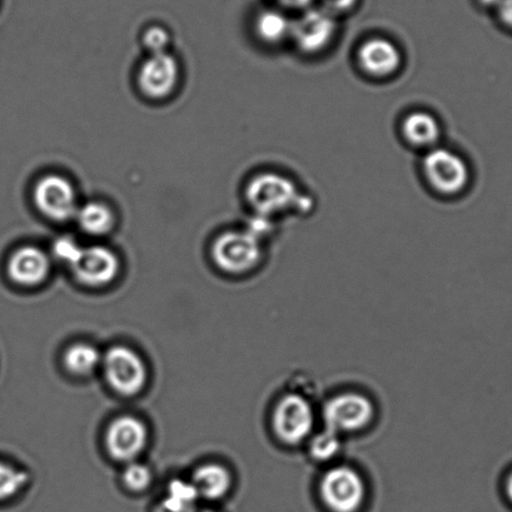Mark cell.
I'll list each match as a JSON object with an SVG mask.
<instances>
[{
    "label": "cell",
    "mask_w": 512,
    "mask_h": 512,
    "mask_svg": "<svg viewBox=\"0 0 512 512\" xmlns=\"http://www.w3.org/2000/svg\"><path fill=\"white\" fill-rule=\"evenodd\" d=\"M247 202L255 215L275 218L283 213L312 210L310 197L303 196L290 177L275 172L253 177L246 190Z\"/></svg>",
    "instance_id": "cell-1"
},
{
    "label": "cell",
    "mask_w": 512,
    "mask_h": 512,
    "mask_svg": "<svg viewBox=\"0 0 512 512\" xmlns=\"http://www.w3.org/2000/svg\"><path fill=\"white\" fill-rule=\"evenodd\" d=\"M421 173L430 190L445 198L462 195L471 182L469 163L447 147L437 146L425 152Z\"/></svg>",
    "instance_id": "cell-2"
},
{
    "label": "cell",
    "mask_w": 512,
    "mask_h": 512,
    "mask_svg": "<svg viewBox=\"0 0 512 512\" xmlns=\"http://www.w3.org/2000/svg\"><path fill=\"white\" fill-rule=\"evenodd\" d=\"M337 19L322 8H308L292 19L290 42L306 57L320 56L337 36Z\"/></svg>",
    "instance_id": "cell-3"
},
{
    "label": "cell",
    "mask_w": 512,
    "mask_h": 512,
    "mask_svg": "<svg viewBox=\"0 0 512 512\" xmlns=\"http://www.w3.org/2000/svg\"><path fill=\"white\" fill-rule=\"evenodd\" d=\"M315 426V412L310 401L298 394H287L278 400L272 414L273 432L288 446L310 439Z\"/></svg>",
    "instance_id": "cell-4"
},
{
    "label": "cell",
    "mask_w": 512,
    "mask_h": 512,
    "mask_svg": "<svg viewBox=\"0 0 512 512\" xmlns=\"http://www.w3.org/2000/svg\"><path fill=\"white\" fill-rule=\"evenodd\" d=\"M320 494L328 510L356 512L365 501V481L352 467L335 466L322 476Z\"/></svg>",
    "instance_id": "cell-5"
},
{
    "label": "cell",
    "mask_w": 512,
    "mask_h": 512,
    "mask_svg": "<svg viewBox=\"0 0 512 512\" xmlns=\"http://www.w3.org/2000/svg\"><path fill=\"white\" fill-rule=\"evenodd\" d=\"M326 429L338 435L366 429L374 420L375 407L369 397L359 392H344L328 400L323 406Z\"/></svg>",
    "instance_id": "cell-6"
},
{
    "label": "cell",
    "mask_w": 512,
    "mask_h": 512,
    "mask_svg": "<svg viewBox=\"0 0 512 512\" xmlns=\"http://www.w3.org/2000/svg\"><path fill=\"white\" fill-rule=\"evenodd\" d=\"M212 256L221 270L245 273L261 262V241L246 230L226 232L213 243Z\"/></svg>",
    "instance_id": "cell-7"
},
{
    "label": "cell",
    "mask_w": 512,
    "mask_h": 512,
    "mask_svg": "<svg viewBox=\"0 0 512 512\" xmlns=\"http://www.w3.org/2000/svg\"><path fill=\"white\" fill-rule=\"evenodd\" d=\"M104 376L118 394L132 396L146 385L147 369L137 352L128 347L114 346L103 356Z\"/></svg>",
    "instance_id": "cell-8"
},
{
    "label": "cell",
    "mask_w": 512,
    "mask_h": 512,
    "mask_svg": "<svg viewBox=\"0 0 512 512\" xmlns=\"http://www.w3.org/2000/svg\"><path fill=\"white\" fill-rule=\"evenodd\" d=\"M356 62L366 77L386 81L401 71L404 56L395 42L374 37L361 43L356 52Z\"/></svg>",
    "instance_id": "cell-9"
},
{
    "label": "cell",
    "mask_w": 512,
    "mask_h": 512,
    "mask_svg": "<svg viewBox=\"0 0 512 512\" xmlns=\"http://www.w3.org/2000/svg\"><path fill=\"white\" fill-rule=\"evenodd\" d=\"M34 201L39 211L54 221L64 222L77 215L76 191L66 178L47 176L37 183Z\"/></svg>",
    "instance_id": "cell-10"
},
{
    "label": "cell",
    "mask_w": 512,
    "mask_h": 512,
    "mask_svg": "<svg viewBox=\"0 0 512 512\" xmlns=\"http://www.w3.org/2000/svg\"><path fill=\"white\" fill-rule=\"evenodd\" d=\"M148 441L146 425L132 416H122L109 426L106 444L114 460L131 462L143 451Z\"/></svg>",
    "instance_id": "cell-11"
},
{
    "label": "cell",
    "mask_w": 512,
    "mask_h": 512,
    "mask_svg": "<svg viewBox=\"0 0 512 512\" xmlns=\"http://www.w3.org/2000/svg\"><path fill=\"white\" fill-rule=\"evenodd\" d=\"M74 275L84 285L99 287L108 285L119 272L116 253L107 247L92 246L83 248L78 261L72 266Z\"/></svg>",
    "instance_id": "cell-12"
},
{
    "label": "cell",
    "mask_w": 512,
    "mask_h": 512,
    "mask_svg": "<svg viewBox=\"0 0 512 512\" xmlns=\"http://www.w3.org/2000/svg\"><path fill=\"white\" fill-rule=\"evenodd\" d=\"M180 68L175 57L166 52L153 54L139 72V86L147 96L163 98L176 87Z\"/></svg>",
    "instance_id": "cell-13"
},
{
    "label": "cell",
    "mask_w": 512,
    "mask_h": 512,
    "mask_svg": "<svg viewBox=\"0 0 512 512\" xmlns=\"http://www.w3.org/2000/svg\"><path fill=\"white\" fill-rule=\"evenodd\" d=\"M401 137L407 146L427 152L440 146L442 127L439 119L427 111H412L402 118Z\"/></svg>",
    "instance_id": "cell-14"
},
{
    "label": "cell",
    "mask_w": 512,
    "mask_h": 512,
    "mask_svg": "<svg viewBox=\"0 0 512 512\" xmlns=\"http://www.w3.org/2000/svg\"><path fill=\"white\" fill-rule=\"evenodd\" d=\"M51 271L46 252L36 247H23L14 252L8 263V273L14 282L22 286H37Z\"/></svg>",
    "instance_id": "cell-15"
},
{
    "label": "cell",
    "mask_w": 512,
    "mask_h": 512,
    "mask_svg": "<svg viewBox=\"0 0 512 512\" xmlns=\"http://www.w3.org/2000/svg\"><path fill=\"white\" fill-rule=\"evenodd\" d=\"M191 482L200 499L218 500L230 491L232 476L225 466L206 464L198 467Z\"/></svg>",
    "instance_id": "cell-16"
},
{
    "label": "cell",
    "mask_w": 512,
    "mask_h": 512,
    "mask_svg": "<svg viewBox=\"0 0 512 512\" xmlns=\"http://www.w3.org/2000/svg\"><path fill=\"white\" fill-rule=\"evenodd\" d=\"M291 29L292 19L277 9H267L258 14L256 18L257 37L267 46H278V44L290 41Z\"/></svg>",
    "instance_id": "cell-17"
},
{
    "label": "cell",
    "mask_w": 512,
    "mask_h": 512,
    "mask_svg": "<svg viewBox=\"0 0 512 512\" xmlns=\"http://www.w3.org/2000/svg\"><path fill=\"white\" fill-rule=\"evenodd\" d=\"M76 217L79 227L93 236H101L111 231L114 223L113 212L99 202L87 203L78 208Z\"/></svg>",
    "instance_id": "cell-18"
},
{
    "label": "cell",
    "mask_w": 512,
    "mask_h": 512,
    "mask_svg": "<svg viewBox=\"0 0 512 512\" xmlns=\"http://www.w3.org/2000/svg\"><path fill=\"white\" fill-rule=\"evenodd\" d=\"M198 492L192 482L183 480L172 481L168 486L159 511L161 512H196Z\"/></svg>",
    "instance_id": "cell-19"
},
{
    "label": "cell",
    "mask_w": 512,
    "mask_h": 512,
    "mask_svg": "<svg viewBox=\"0 0 512 512\" xmlns=\"http://www.w3.org/2000/svg\"><path fill=\"white\" fill-rule=\"evenodd\" d=\"M103 356L96 347L89 344H76L64 355V364L74 375L88 376L102 365Z\"/></svg>",
    "instance_id": "cell-20"
},
{
    "label": "cell",
    "mask_w": 512,
    "mask_h": 512,
    "mask_svg": "<svg viewBox=\"0 0 512 512\" xmlns=\"http://www.w3.org/2000/svg\"><path fill=\"white\" fill-rule=\"evenodd\" d=\"M341 447L340 435L325 429L311 437L308 442V454L317 462H327L335 459Z\"/></svg>",
    "instance_id": "cell-21"
},
{
    "label": "cell",
    "mask_w": 512,
    "mask_h": 512,
    "mask_svg": "<svg viewBox=\"0 0 512 512\" xmlns=\"http://www.w3.org/2000/svg\"><path fill=\"white\" fill-rule=\"evenodd\" d=\"M28 474L6 462H0V501L11 499L26 486Z\"/></svg>",
    "instance_id": "cell-22"
},
{
    "label": "cell",
    "mask_w": 512,
    "mask_h": 512,
    "mask_svg": "<svg viewBox=\"0 0 512 512\" xmlns=\"http://www.w3.org/2000/svg\"><path fill=\"white\" fill-rule=\"evenodd\" d=\"M124 484L133 491L146 490L152 482V472L146 465L132 462L123 474Z\"/></svg>",
    "instance_id": "cell-23"
},
{
    "label": "cell",
    "mask_w": 512,
    "mask_h": 512,
    "mask_svg": "<svg viewBox=\"0 0 512 512\" xmlns=\"http://www.w3.org/2000/svg\"><path fill=\"white\" fill-rule=\"evenodd\" d=\"M82 251L83 248L71 237L59 238L53 247L54 255L58 260L67 263L71 267L78 261Z\"/></svg>",
    "instance_id": "cell-24"
},
{
    "label": "cell",
    "mask_w": 512,
    "mask_h": 512,
    "mask_svg": "<svg viewBox=\"0 0 512 512\" xmlns=\"http://www.w3.org/2000/svg\"><path fill=\"white\" fill-rule=\"evenodd\" d=\"M168 42V33L163 28L153 27L144 34V44L153 54L166 51Z\"/></svg>",
    "instance_id": "cell-25"
},
{
    "label": "cell",
    "mask_w": 512,
    "mask_h": 512,
    "mask_svg": "<svg viewBox=\"0 0 512 512\" xmlns=\"http://www.w3.org/2000/svg\"><path fill=\"white\" fill-rule=\"evenodd\" d=\"M273 230H275L273 218L261 215L253 216L250 222H248V226L246 228V231L250 232L251 235L255 236L260 241L263 237L270 235Z\"/></svg>",
    "instance_id": "cell-26"
},
{
    "label": "cell",
    "mask_w": 512,
    "mask_h": 512,
    "mask_svg": "<svg viewBox=\"0 0 512 512\" xmlns=\"http://www.w3.org/2000/svg\"><path fill=\"white\" fill-rule=\"evenodd\" d=\"M356 3L357 0H321L320 8L337 19L351 12L355 8Z\"/></svg>",
    "instance_id": "cell-27"
},
{
    "label": "cell",
    "mask_w": 512,
    "mask_h": 512,
    "mask_svg": "<svg viewBox=\"0 0 512 512\" xmlns=\"http://www.w3.org/2000/svg\"><path fill=\"white\" fill-rule=\"evenodd\" d=\"M497 13H499L501 22L507 28L512 29V0H502L499 8H497Z\"/></svg>",
    "instance_id": "cell-28"
},
{
    "label": "cell",
    "mask_w": 512,
    "mask_h": 512,
    "mask_svg": "<svg viewBox=\"0 0 512 512\" xmlns=\"http://www.w3.org/2000/svg\"><path fill=\"white\" fill-rule=\"evenodd\" d=\"M282 8L292 9V11H306L311 8L313 0H276Z\"/></svg>",
    "instance_id": "cell-29"
},
{
    "label": "cell",
    "mask_w": 512,
    "mask_h": 512,
    "mask_svg": "<svg viewBox=\"0 0 512 512\" xmlns=\"http://www.w3.org/2000/svg\"><path fill=\"white\" fill-rule=\"evenodd\" d=\"M481 6L486 8H499L502 0H479Z\"/></svg>",
    "instance_id": "cell-30"
},
{
    "label": "cell",
    "mask_w": 512,
    "mask_h": 512,
    "mask_svg": "<svg viewBox=\"0 0 512 512\" xmlns=\"http://www.w3.org/2000/svg\"><path fill=\"white\" fill-rule=\"evenodd\" d=\"M506 492H507V496H509V499L512 502V474L510 475L509 479H507Z\"/></svg>",
    "instance_id": "cell-31"
},
{
    "label": "cell",
    "mask_w": 512,
    "mask_h": 512,
    "mask_svg": "<svg viewBox=\"0 0 512 512\" xmlns=\"http://www.w3.org/2000/svg\"><path fill=\"white\" fill-rule=\"evenodd\" d=\"M200 512H213L211 510H203V511H200Z\"/></svg>",
    "instance_id": "cell-32"
}]
</instances>
